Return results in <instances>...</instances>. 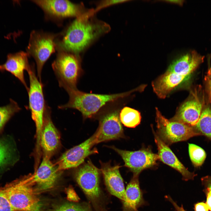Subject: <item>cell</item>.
Wrapping results in <instances>:
<instances>
[{"label":"cell","mask_w":211,"mask_h":211,"mask_svg":"<svg viewBox=\"0 0 211 211\" xmlns=\"http://www.w3.org/2000/svg\"><path fill=\"white\" fill-rule=\"evenodd\" d=\"M154 141L158 150L159 160L180 173L182 179L185 181L193 180L197 174L190 172L180 161L168 146L164 143L158 136L152 128Z\"/></svg>","instance_id":"obj_16"},{"label":"cell","mask_w":211,"mask_h":211,"mask_svg":"<svg viewBox=\"0 0 211 211\" xmlns=\"http://www.w3.org/2000/svg\"><path fill=\"white\" fill-rule=\"evenodd\" d=\"M48 211H93L90 204L65 203L54 207Z\"/></svg>","instance_id":"obj_27"},{"label":"cell","mask_w":211,"mask_h":211,"mask_svg":"<svg viewBox=\"0 0 211 211\" xmlns=\"http://www.w3.org/2000/svg\"><path fill=\"white\" fill-rule=\"evenodd\" d=\"M93 12L84 13L76 17L70 25L59 42V46L63 51L79 53L94 39L109 30L110 27L106 23L90 18Z\"/></svg>","instance_id":"obj_1"},{"label":"cell","mask_w":211,"mask_h":211,"mask_svg":"<svg viewBox=\"0 0 211 211\" xmlns=\"http://www.w3.org/2000/svg\"><path fill=\"white\" fill-rule=\"evenodd\" d=\"M189 78L167 69L163 74L152 82V86L157 96L160 98L164 99Z\"/></svg>","instance_id":"obj_18"},{"label":"cell","mask_w":211,"mask_h":211,"mask_svg":"<svg viewBox=\"0 0 211 211\" xmlns=\"http://www.w3.org/2000/svg\"><path fill=\"white\" fill-rule=\"evenodd\" d=\"M28 53L21 52L8 55L6 62L2 65L4 71H7L17 78L23 84L26 90L28 88L24 76V71L30 66L29 64Z\"/></svg>","instance_id":"obj_20"},{"label":"cell","mask_w":211,"mask_h":211,"mask_svg":"<svg viewBox=\"0 0 211 211\" xmlns=\"http://www.w3.org/2000/svg\"><path fill=\"white\" fill-rule=\"evenodd\" d=\"M204 58L195 50H193L174 61L167 69L190 77L203 62Z\"/></svg>","instance_id":"obj_21"},{"label":"cell","mask_w":211,"mask_h":211,"mask_svg":"<svg viewBox=\"0 0 211 211\" xmlns=\"http://www.w3.org/2000/svg\"><path fill=\"white\" fill-rule=\"evenodd\" d=\"M156 109L157 127L156 133L167 145L186 141L194 136L203 135L193 127L166 118L158 108Z\"/></svg>","instance_id":"obj_4"},{"label":"cell","mask_w":211,"mask_h":211,"mask_svg":"<svg viewBox=\"0 0 211 211\" xmlns=\"http://www.w3.org/2000/svg\"><path fill=\"white\" fill-rule=\"evenodd\" d=\"M95 133L96 144L124 137L123 130L118 111L112 110L103 115Z\"/></svg>","instance_id":"obj_12"},{"label":"cell","mask_w":211,"mask_h":211,"mask_svg":"<svg viewBox=\"0 0 211 211\" xmlns=\"http://www.w3.org/2000/svg\"><path fill=\"white\" fill-rule=\"evenodd\" d=\"M202 184L203 187V191L206 198V203L209 210L211 211V176H207L201 178Z\"/></svg>","instance_id":"obj_28"},{"label":"cell","mask_w":211,"mask_h":211,"mask_svg":"<svg viewBox=\"0 0 211 211\" xmlns=\"http://www.w3.org/2000/svg\"><path fill=\"white\" fill-rule=\"evenodd\" d=\"M167 2L178 4L180 5H182L184 3V1L183 0H166L165 1Z\"/></svg>","instance_id":"obj_35"},{"label":"cell","mask_w":211,"mask_h":211,"mask_svg":"<svg viewBox=\"0 0 211 211\" xmlns=\"http://www.w3.org/2000/svg\"><path fill=\"white\" fill-rule=\"evenodd\" d=\"M194 128L211 141V109L207 107L202 112Z\"/></svg>","instance_id":"obj_24"},{"label":"cell","mask_w":211,"mask_h":211,"mask_svg":"<svg viewBox=\"0 0 211 211\" xmlns=\"http://www.w3.org/2000/svg\"><path fill=\"white\" fill-rule=\"evenodd\" d=\"M205 89L209 101L211 103V67L208 68L205 76Z\"/></svg>","instance_id":"obj_30"},{"label":"cell","mask_w":211,"mask_h":211,"mask_svg":"<svg viewBox=\"0 0 211 211\" xmlns=\"http://www.w3.org/2000/svg\"><path fill=\"white\" fill-rule=\"evenodd\" d=\"M10 101L8 104L0 107V135L6 123L16 113L21 110L16 102L11 99Z\"/></svg>","instance_id":"obj_25"},{"label":"cell","mask_w":211,"mask_h":211,"mask_svg":"<svg viewBox=\"0 0 211 211\" xmlns=\"http://www.w3.org/2000/svg\"><path fill=\"white\" fill-rule=\"evenodd\" d=\"M95 133L82 142L64 153L56 164L59 171L77 167L82 164L89 156L98 153L96 148H92L96 144Z\"/></svg>","instance_id":"obj_10"},{"label":"cell","mask_w":211,"mask_h":211,"mask_svg":"<svg viewBox=\"0 0 211 211\" xmlns=\"http://www.w3.org/2000/svg\"><path fill=\"white\" fill-rule=\"evenodd\" d=\"M126 0H108L103 1L101 3L96 9L95 11H98L104 7L109 6L111 5L122 3L126 1Z\"/></svg>","instance_id":"obj_32"},{"label":"cell","mask_w":211,"mask_h":211,"mask_svg":"<svg viewBox=\"0 0 211 211\" xmlns=\"http://www.w3.org/2000/svg\"><path fill=\"white\" fill-rule=\"evenodd\" d=\"M202 106L199 98L194 94L180 106L175 115L170 120L194 128L201 115Z\"/></svg>","instance_id":"obj_17"},{"label":"cell","mask_w":211,"mask_h":211,"mask_svg":"<svg viewBox=\"0 0 211 211\" xmlns=\"http://www.w3.org/2000/svg\"><path fill=\"white\" fill-rule=\"evenodd\" d=\"M16 150L11 139L7 137L0 138V170L17 161Z\"/></svg>","instance_id":"obj_22"},{"label":"cell","mask_w":211,"mask_h":211,"mask_svg":"<svg viewBox=\"0 0 211 211\" xmlns=\"http://www.w3.org/2000/svg\"><path fill=\"white\" fill-rule=\"evenodd\" d=\"M119 118L121 123L126 127L135 128L140 124L141 116L138 110L128 107L120 111Z\"/></svg>","instance_id":"obj_23"},{"label":"cell","mask_w":211,"mask_h":211,"mask_svg":"<svg viewBox=\"0 0 211 211\" xmlns=\"http://www.w3.org/2000/svg\"><path fill=\"white\" fill-rule=\"evenodd\" d=\"M165 198L172 204L176 211H186L184 208L183 206L181 205L180 206L178 205L177 203L174 201L171 198L169 195H166Z\"/></svg>","instance_id":"obj_34"},{"label":"cell","mask_w":211,"mask_h":211,"mask_svg":"<svg viewBox=\"0 0 211 211\" xmlns=\"http://www.w3.org/2000/svg\"><path fill=\"white\" fill-rule=\"evenodd\" d=\"M59 171L56 164H53L50 157L44 155L42 161L35 173L31 177L25 178L30 185H36V190L43 191L52 188L56 182Z\"/></svg>","instance_id":"obj_11"},{"label":"cell","mask_w":211,"mask_h":211,"mask_svg":"<svg viewBox=\"0 0 211 211\" xmlns=\"http://www.w3.org/2000/svg\"><path fill=\"white\" fill-rule=\"evenodd\" d=\"M50 110L46 105L40 142L44 155L50 157L57 149L60 143V135L51 120Z\"/></svg>","instance_id":"obj_13"},{"label":"cell","mask_w":211,"mask_h":211,"mask_svg":"<svg viewBox=\"0 0 211 211\" xmlns=\"http://www.w3.org/2000/svg\"><path fill=\"white\" fill-rule=\"evenodd\" d=\"M0 211H14L3 189H0Z\"/></svg>","instance_id":"obj_29"},{"label":"cell","mask_w":211,"mask_h":211,"mask_svg":"<svg viewBox=\"0 0 211 211\" xmlns=\"http://www.w3.org/2000/svg\"><path fill=\"white\" fill-rule=\"evenodd\" d=\"M41 206H39L35 209L30 210H25L23 211H40Z\"/></svg>","instance_id":"obj_36"},{"label":"cell","mask_w":211,"mask_h":211,"mask_svg":"<svg viewBox=\"0 0 211 211\" xmlns=\"http://www.w3.org/2000/svg\"><path fill=\"white\" fill-rule=\"evenodd\" d=\"M32 1L47 13L56 17H77L84 13L80 5L68 0H33Z\"/></svg>","instance_id":"obj_14"},{"label":"cell","mask_w":211,"mask_h":211,"mask_svg":"<svg viewBox=\"0 0 211 211\" xmlns=\"http://www.w3.org/2000/svg\"><path fill=\"white\" fill-rule=\"evenodd\" d=\"M52 67L60 87L65 90L76 88L82 71L76 56L69 52H61L52 63Z\"/></svg>","instance_id":"obj_5"},{"label":"cell","mask_w":211,"mask_h":211,"mask_svg":"<svg viewBox=\"0 0 211 211\" xmlns=\"http://www.w3.org/2000/svg\"><path fill=\"white\" fill-rule=\"evenodd\" d=\"M139 175H133L125 190L124 200L122 201V211H136L139 207L146 205L147 203L143 198V192L140 188Z\"/></svg>","instance_id":"obj_19"},{"label":"cell","mask_w":211,"mask_h":211,"mask_svg":"<svg viewBox=\"0 0 211 211\" xmlns=\"http://www.w3.org/2000/svg\"><path fill=\"white\" fill-rule=\"evenodd\" d=\"M100 170L90 160L76 170L75 179L96 211H103L102 206V195L100 187Z\"/></svg>","instance_id":"obj_3"},{"label":"cell","mask_w":211,"mask_h":211,"mask_svg":"<svg viewBox=\"0 0 211 211\" xmlns=\"http://www.w3.org/2000/svg\"><path fill=\"white\" fill-rule=\"evenodd\" d=\"M194 211H209L208 207L206 203L203 202H198L195 204L194 208Z\"/></svg>","instance_id":"obj_31"},{"label":"cell","mask_w":211,"mask_h":211,"mask_svg":"<svg viewBox=\"0 0 211 211\" xmlns=\"http://www.w3.org/2000/svg\"><path fill=\"white\" fill-rule=\"evenodd\" d=\"M138 89L121 93L102 94L90 93L80 91L76 88H68L65 90L69 96L66 104L59 106L61 109L72 108L79 111L84 119L91 118L104 106L129 95Z\"/></svg>","instance_id":"obj_2"},{"label":"cell","mask_w":211,"mask_h":211,"mask_svg":"<svg viewBox=\"0 0 211 211\" xmlns=\"http://www.w3.org/2000/svg\"><path fill=\"white\" fill-rule=\"evenodd\" d=\"M109 147L121 156L124 166L128 168L133 175L139 176L143 170L157 166V161L159 160L158 154L153 152L149 148L131 151L121 150L113 146Z\"/></svg>","instance_id":"obj_9"},{"label":"cell","mask_w":211,"mask_h":211,"mask_svg":"<svg viewBox=\"0 0 211 211\" xmlns=\"http://www.w3.org/2000/svg\"><path fill=\"white\" fill-rule=\"evenodd\" d=\"M55 37L54 35L35 31L30 34L28 54L32 56L35 61L38 78L41 82L43 65L55 51Z\"/></svg>","instance_id":"obj_8"},{"label":"cell","mask_w":211,"mask_h":211,"mask_svg":"<svg viewBox=\"0 0 211 211\" xmlns=\"http://www.w3.org/2000/svg\"><path fill=\"white\" fill-rule=\"evenodd\" d=\"M102 173L106 188L112 195L122 201L125 198V190L123 179L120 172V166H111L110 162H100Z\"/></svg>","instance_id":"obj_15"},{"label":"cell","mask_w":211,"mask_h":211,"mask_svg":"<svg viewBox=\"0 0 211 211\" xmlns=\"http://www.w3.org/2000/svg\"><path fill=\"white\" fill-rule=\"evenodd\" d=\"M67 198L70 200L77 201L79 198L75 191L72 188L68 189L67 190Z\"/></svg>","instance_id":"obj_33"},{"label":"cell","mask_w":211,"mask_h":211,"mask_svg":"<svg viewBox=\"0 0 211 211\" xmlns=\"http://www.w3.org/2000/svg\"><path fill=\"white\" fill-rule=\"evenodd\" d=\"M0 71L1 72L4 71L2 65H0Z\"/></svg>","instance_id":"obj_37"},{"label":"cell","mask_w":211,"mask_h":211,"mask_svg":"<svg viewBox=\"0 0 211 211\" xmlns=\"http://www.w3.org/2000/svg\"><path fill=\"white\" fill-rule=\"evenodd\" d=\"M188 151L190 159L195 167H200L206 157L205 151L201 147L193 144H188Z\"/></svg>","instance_id":"obj_26"},{"label":"cell","mask_w":211,"mask_h":211,"mask_svg":"<svg viewBox=\"0 0 211 211\" xmlns=\"http://www.w3.org/2000/svg\"><path fill=\"white\" fill-rule=\"evenodd\" d=\"M30 82L28 91L29 98V108L36 129L37 149L40 147L41 133L43 125L45 108L43 91V85L36 75L33 68L31 66L27 70Z\"/></svg>","instance_id":"obj_6"},{"label":"cell","mask_w":211,"mask_h":211,"mask_svg":"<svg viewBox=\"0 0 211 211\" xmlns=\"http://www.w3.org/2000/svg\"><path fill=\"white\" fill-rule=\"evenodd\" d=\"M3 189L14 211L32 210L41 206L35 190L25 178L12 181Z\"/></svg>","instance_id":"obj_7"}]
</instances>
